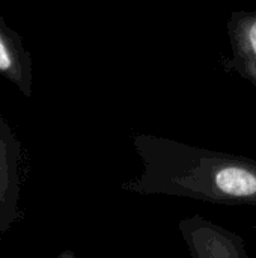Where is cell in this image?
<instances>
[{
    "label": "cell",
    "mask_w": 256,
    "mask_h": 258,
    "mask_svg": "<svg viewBox=\"0 0 256 258\" xmlns=\"http://www.w3.org/2000/svg\"><path fill=\"white\" fill-rule=\"evenodd\" d=\"M133 144L143 169L122 183L124 190L256 206V160L154 135H134Z\"/></svg>",
    "instance_id": "cell-1"
},
{
    "label": "cell",
    "mask_w": 256,
    "mask_h": 258,
    "mask_svg": "<svg viewBox=\"0 0 256 258\" xmlns=\"http://www.w3.org/2000/svg\"><path fill=\"white\" fill-rule=\"evenodd\" d=\"M178 228L195 258H247L246 243L237 233L204 219L201 215L180 221Z\"/></svg>",
    "instance_id": "cell-2"
},
{
    "label": "cell",
    "mask_w": 256,
    "mask_h": 258,
    "mask_svg": "<svg viewBox=\"0 0 256 258\" xmlns=\"http://www.w3.org/2000/svg\"><path fill=\"white\" fill-rule=\"evenodd\" d=\"M228 35L232 57L223 60L225 67L256 86V8L234 11L228 20Z\"/></svg>",
    "instance_id": "cell-3"
},
{
    "label": "cell",
    "mask_w": 256,
    "mask_h": 258,
    "mask_svg": "<svg viewBox=\"0 0 256 258\" xmlns=\"http://www.w3.org/2000/svg\"><path fill=\"white\" fill-rule=\"evenodd\" d=\"M0 71L9 76H17V60L8 39L0 33Z\"/></svg>",
    "instance_id": "cell-4"
}]
</instances>
